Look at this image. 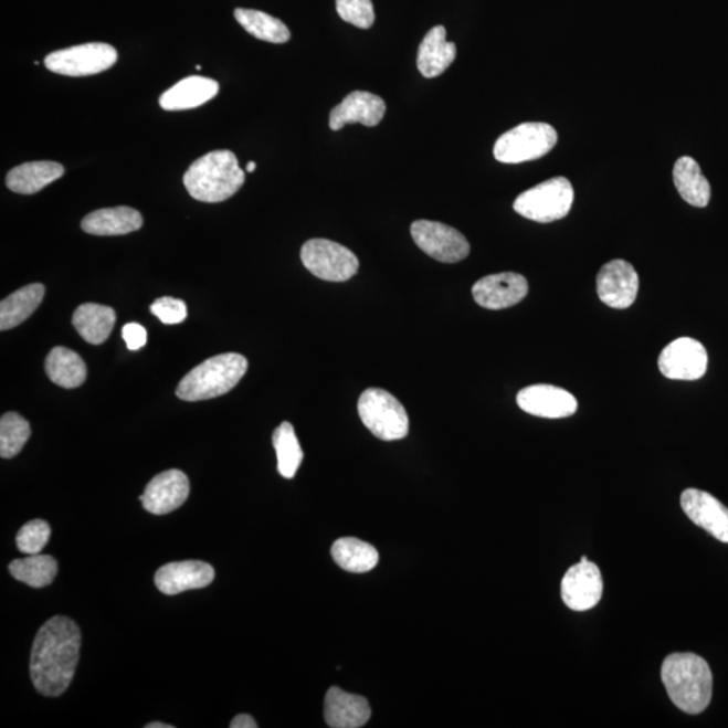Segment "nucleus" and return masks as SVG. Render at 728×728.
Listing matches in <instances>:
<instances>
[{
  "mask_svg": "<svg viewBox=\"0 0 728 728\" xmlns=\"http://www.w3.org/2000/svg\"><path fill=\"white\" fill-rule=\"evenodd\" d=\"M219 83L203 76H189L182 78L163 92L160 106L165 112H186L198 108L218 95Z\"/></svg>",
  "mask_w": 728,
  "mask_h": 728,
  "instance_id": "nucleus-21",
  "label": "nucleus"
},
{
  "mask_svg": "<svg viewBox=\"0 0 728 728\" xmlns=\"http://www.w3.org/2000/svg\"><path fill=\"white\" fill-rule=\"evenodd\" d=\"M146 728H173V726L161 724V721H152V724L146 726Z\"/></svg>",
  "mask_w": 728,
  "mask_h": 728,
  "instance_id": "nucleus-39",
  "label": "nucleus"
},
{
  "mask_svg": "<svg viewBox=\"0 0 728 728\" xmlns=\"http://www.w3.org/2000/svg\"><path fill=\"white\" fill-rule=\"evenodd\" d=\"M336 11L342 21L359 29H370L376 22L371 0H336Z\"/></svg>",
  "mask_w": 728,
  "mask_h": 728,
  "instance_id": "nucleus-35",
  "label": "nucleus"
},
{
  "mask_svg": "<svg viewBox=\"0 0 728 728\" xmlns=\"http://www.w3.org/2000/svg\"><path fill=\"white\" fill-rule=\"evenodd\" d=\"M558 139L555 127L541 122H528L502 134L495 143L494 157L502 163L535 161L547 156Z\"/></svg>",
  "mask_w": 728,
  "mask_h": 728,
  "instance_id": "nucleus-6",
  "label": "nucleus"
},
{
  "mask_svg": "<svg viewBox=\"0 0 728 728\" xmlns=\"http://www.w3.org/2000/svg\"><path fill=\"white\" fill-rule=\"evenodd\" d=\"M661 678L673 705L685 714H701L713 699L711 669L696 654H671L664 661Z\"/></svg>",
  "mask_w": 728,
  "mask_h": 728,
  "instance_id": "nucleus-2",
  "label": "nucleus"
},
{
  "mask_svg": "<svg viewBox=\"0 0 728 728\" xmlns=\"http://www.w3.org/2000/svg\"><path fill=\"white\" fill-rule=\"evenodd\" d=\"M387 114V104L381 96L366 91H355L345 97L329 114L330 130L339 131L348 124L376 127Z\"/></svg>",
  "mask_w": 728,
  "mask_h": 728,
  "instance_id": "nucleus-18",
  "label": "nucleus"
},
{
  "mask_svg": "<svg viewBox=\"0 0 728 728\" xmlns=\"http://www.w3.org/2000/svg\"><path fill=\"white\" fill-rule=\"evenodd\" d=\"M45 296V286L32 284L12 293L0 303V329L9 330L20 326L34 314Z\"/></svg>",
  "mask_w": 728,
  "mask_h": 728,
  "instance_id": "nucleus-28",
  "label": "nucleus"
},
{
  "mask_svg": "<svg viewBox=\"0 0 728 728\" xmlns=\"http://www.w3.org/2000/svg\"><path fill=\"white\" fill-rule=\"evenodd\" d=\"M247 369V359L241 354L217 355L189 371L181 379L176 394L188 402L217 399L234 389Z\"/></svg>",
  "mask_w": 728,
  "mask_h": 728,
  "instance_id": "nucleus-4",
  "label": "nucleus"
},
{
  "mask_svg": "<svg viewBox=\"0 0 728 728\" xmlns=\"http://www.w3.org/2000/svg\"><path fill=\"white\" fill-rule=\"evenodd\" d=\"M302 261L317 278L345 283L359 271V260L341 244L328 240H310L302 249Z\"/></svg>",
  "mask_w": 728,
  "mask_h": 728,
  "instance_id": "nucleus-9",
  "label": "nucleus"
},
{
  "mask_svg": "<svg viewBox=\"0 0 728 728\" xmlns=\"http://www.w3.org/2000/svg\"><path fill=\"white\" fill-rule=\"evenodd\" d=\"M597 287L602 303L614 309L632 307L639 295L640 278L632 263L614 260L601 268Z\"/></svg>",
  "mask_w": 728,
  "mask_h": 728,
  "instance_id": "nucleus-13",
  "label": "nucleus"
},
{
  "mask_svg": "<svg viewBox=\"0 0 728 728\" xmlns=\"http://www.w3.org/2000/svg\"><path fill=\"white\" fill-rule=\"evenodd\" d=\"M81 647V629L70 618L53 616L39 630L30 657V676L41 695L57 697L68 689Z\"/></svg>",
  "mask_w": 728,
  "mask_h": 728,
  "instance_id": "nucleus-1",
  "label": "nucleus"
},
{
  "mask_svg": "<svg viewBox=\"0 0 728 728\" xmlns=\"http://www.w3.org/2000/svg\"><path fill=\"white\" fill-rule=\"evenodd\" d=\"M358 412L367 430L384 442H395L408 436L407 410L387 390L370 388L363 391L358 402Z\"/></svg>",
  "mask_w": 728,
  "mask_h": 728,
  "instance_id": "nucleus-5",
  "label": "nucleus"
},
{
  "mask_svg": "<svg viewBox=\"0 0 728 728\" xmlns=\"http://www.w3.org/2000/svg\"><path fill=\"white\" fill-rule=\"evenodd\" d=\"M215 579V569L204 561L189 560L170 562L156 572L157 589L165 595L204 589Z\"/></svg>",
  "mask_w": 728,
  "mask_h": 728,
  "instance_id": "nucleus-19",
  "label": "nucleus"
},
{
  "mask_svg": "<svg viewBox=\"0 0 728 728\" xmlns=\"http://www.w3.org/2000/svg\"><path fill=\"white\" fill-rule=\"evenodd\" d=\"M51 535V526L44 519H33L18 531L17 547L24 555H39L48 546Z\"/></svg>",
  "mask_w": 728,
  "mask_h": 728,
  "instance_id": "nucleus-34",
  "label": "nucleus"
},
{
  "mask_svg": "<svg viewBox=\"0 0 728 728\" xmlns=\"http://www.w3.org/2000/svg\"><path fill=\"white\" fill-rule=\"evenodd\" d=\"M246 175L234 152L215 150L200 157L183 175V186L194 200L222 203L243 187Z\"/></svg>",
  "mask_w": 728,
  "mask_h": 728,
  "instance_id": "nucleus-3",
  "label": "nucleus"
},
{
  "mask_svg": "<svg viewBox=\"0 0 728 728\" xmlns=\"http://www.w3.org/2000/svg\"><path fill=\"white\" fill-rule=\"evenodd\" d=\"M371 717L369 701L363 696L347 694L333 687L328 689L324 703V718L333 728L363 727Z\"/></svg>",
  "mask_w": 728,
  "mask_h": 728,
  "instance_id": "nucleus-20",
  "label": "nucleus"
},
{
  "mask_svg": "<svg viewBox=\"0 0 728 728\" xmlns=\"http://www.w3.org/2000/svg\"><path fill=\"white\" fill-rule=\"evenodd\" d=\"M682 507L690 521L728 544V509L721 502L701 489L688 488L682 495Z\"/></svg>",
  "mask_w": 728,
  "mask_h": 728,
  "instance_id": "nucleus-17",
  "label": "nucleus"
},
{
  "mask_svg": "<svg viewBox=\"0 0 728 728\" xmlns=\"http://www.w3.org/2000/svg\"><path fill=\"white\" fill-rule=\"evenodd\" d=\"M330 553L336 565L352 573L370 572L379 561L378 550L374 547L354 537L336 540Z\"/></svg>",
  "mask_w": 728,
  "mask_h": 728,
  "instance_id": "nucleus-29",
  "label": "nucleus"
},
{
  "mask_svg": "<svg viewBox=\"0 0 728 728\" xmlns=\"http://www.w3.org/2000/svg\"><path fill=\"white\" fill-rule=\"evenodd\" d=\"M708 355L700 341L680 338L672 341L661 352L660 371L676 381H696L706 374Z\"/></svg>",
  "mask_w": 728,
  "mask_h": 728,
  "instance_id": "nucleus-11",
  "label": "nucleus"
},
{
  "mask_svg": "<svg viewBox=\"0 0 728 728\" xmlns=\"http://www.w3.org/2000/svg\"><path fill=\"white\" fill-rule=\"evenodd\" d=\"M63 165L53 161H34L12 168L6 177V186L10 191L20 194H34L42 191L49 183L63 177Z\"/></svg>",
  "mask_w": 728,
  "mask_h": 728,
  "instance_id": "nucleus-24",
  "label": "nucleus"
},
{
  "mask_svg": "<svg viewBox=\"0 0 728 728\" xmlns=\"http://www.w3.org/2000/svg\"><path fill=\"white\" fill-rule=\"evenodd\" d=\"M518 407L542 419H565L577 413L578 401L567 390L552 384H534L519 391Z\"/></svg>",
  "mask_w": 728,
  "mask_h": 728,
  "instance_id": "nucleus-16",
  "label": "nucleus"
},
{
  "mask_svg": "<svg viewBox=\"0 0 728 728\" xmlns=\"http://www.w3.org/2000/svg\"><path fill=\"white\" fill-rule=\"evenodd\" d=\"M122 336L126 341L127 348L130 351H138L148 342V333L137 323H128L122 329Z\"/></svg>",
  "mask_w": 728,
  "mask_h": 728,
  "instance_id": "nucleus-37",
  "label": "nucleus"
},
{
  "mask_svg": "<svg viewBox=\"0 0 728 728\" xmlns=\"http://www.w3.org/2000/svg\"><path fill=\"white\" fill-rule=\"evenodd\" d=\"M9 571L12 578L34 589L51 585L56 579L59 565L56 559L49 555H28L24 559L10 562Z\"/></svg>",
  "mask_w": 728,
  "mask_h": 728,
  "instance_id": "nucleus-30",
  "label": "nucleus"
},
{
  "mask_svg": "<svg viewBox=\"0 0 728 728\" xmlns=\"http://www.w3.org/2000/svg\"><path fill=\"white\" fill-rule=\"evenodd\" d=\"M673 181L678 193L690 205L705 208L711 200V186L693 157L678 158L673 168Z\"/></svg>",
  "mask_w": 728,
  "mask_h": 728,
  "instance_id": "nucleus-25",
  "label": "nucleus"
},
{
  "mask_svg": "<svg viewBox=\"0 0 728 728\" xmlns=\"http://www.w3.org/2000/svg\"><path fill=\"white\" fill-rule=\"evenodd\" d=\"M113 308L99 304H83L73 314V327L89 345H102L109 338L115 326Z\"/></svg>",
  "mask_w": 728,
  "mask_h": 728,
  "instance_id": "nucleus-26",
  "label": "nucleus"
},
{
  "mask_svg": "<svg viewBox=\"0 0 728 728\" xmlns=\"http://www.w3.org/2000/svg\"><path fill=\"white\" fill-rule=\"evenodd\" d=\"M234 15L241 27L255 39L272 42V44H285L291 40V32L286 24L266 12L236 9Z\"/></svg>",
  "mask_w": 728,
  "mask_h": 728,
  "instance_id": "nucleus-31",
  "label": "nucleus"
},
{
  "mask_svg": "<svg viewBox=\"0 0 728 728\" xmlns=\"http://www.w3.org/2000/svg\"><path fill=\"white\" fill-rule=\"evenodd\" d=\"M118 60L116 49L103 42L77 45L49 54L45 66L57 75L84 77L112 68Z\"/></svg>",
  "mask_w": 728,
  "mask_h": 728,
  "instance_id": "nucleus-8",
  "label": "nucleus"
},
{
  "mask_svg": "<svg viewBox=\"0 0 728 728\" xmlns=\"http://www.w3.org/2000/svg\"><path fill=\"white\" fill-rule=\"evenodd\" d=\"M456 52L454 42L446 41L445 28L434 27L424 36L419 49L418 66L421 75L426 78L443 75L454 63Z\"/></svg>",
  "mask_w": 728,
  "mask_h": 728,
  "instance_id": "nucleus-23",
  "label": "nucleus"
},
{
  "mask_svg": "<svg viewBox=\"0 0 728 728\" xmlns=\"http://www.w3.org/2000/svg\"><path fill=\"white\" fill-rule=\"evenodd\" d=\"M189 492L191 486L188 476L180 469H168L149 482L139 500L149 513L165 516L186 504Z\"/></svg>",
  "mask_w": 728,
  "mask_h": 728,
  "instance_id": "nucleus-15",
  "label": "nucleus"
},
{
  "mask_svg": "<svg viewBox=\"0 0 728 728\" xmlns=\"http://www.w3.org/2000/svg\"><path fill=\"white\" fill-rule=\"evenodd\" d=\"M573 187L566 177H555L528 189L514 201V211L537 223L565 219L573 204Z\"/></svg>",
  "mask_w": 728,
  "mask_h": 728,
  "instance_id": "nucleus-7",
  "label": "nucleus"
},
{
  "mask_svg": "<svg viewBox=\"0 0 728 728\" xmlns=\"http://www.w3.org/2000/svg\"><path fill=\"white\" fill-rule=\"evenodd\" d=\"M231 728H256L259 725H256V721L254 718H251L250 715L247 714H241L238 715L234 719H232L230 724Z\"/></svg>",
  "mask_w": 728,
  "mask_h": 728,
  "instance_id": "nucleus-38",
  "label": "nucleus"
},
{
  "mask_svg": "<svg viewBox=\"0 0 728 728\" xmlns=\"http://www.w3.org/2000/svg\"><path fill=\"white\" fill-rule=\"evenodd\" d=\"M273 445L277 452L278 473L286 479L295 478L302 466L304 452L298 443L295 428L291 422H283L273 433Z\"/></svg>",
  "mask_w": 728,
  "mask_h": 728,
  "instance_id": "nucleus-32",
  "label": "nucleus"
},
{
  "mask_svg": "<svg viewBox=\"0 0 728 728\" xmlns=\"http://www.w3.org/2000/svg\"><path fill=\"white\" fill-rule=\"evenodd\" d=\"M410 234L425 254L439 262L456 263L466 260L469 254L467 238L451 225L418 220L410 228Z\"/></svg>",
  "mask_w": 728,
  "mask_h": 728,
  "instance_id": "nucleus-10",
  "label": "nucleus"
},
{
  "mask_svg": "<svg viewBox=\"0 0 728 728\" xmlns=\"http://www.w3.org/2000/svg\"><path fill=\"white\" fill-rule=\"evenodd\" d=\"M150 312L157 316L163 324L173 326L187 319V304L182 299L173 297H161L151 304Z\"/></svg>",
  "mask_w": 728,
  "mask_h": 728,
  "instance_id": "nucleus-36",
  "label": "nucleus"
},
{
  "mask_svg": "<svg viewBox=\"0 0 728 728\" xmlns=\"http://www.w3.org/2000/svg\"><path fill=\"white\" fill-rule=\"evenodd\" d=\"M603 589L601 569L584 556L579 565L568 569L561 583V597L568 609L587 611L601 602Z\"/></svg>",
  "mask_w": 728,
  "mask_h": 728,
  "instance_id": "nucleus-12",
  "label": "nucleus"
},
{
  "mask_svg": "<svg viewBox=\"0 0 728 728\" xmlns=\"http://www.w3.org/2000/svg\"><path fill=\"white\" fill-rule=\"evenodd\" d=\"M529 284L521 274L487 275L473 287V296L482 308L499 310L514 307L528 296Z\"/></svg>",
  "mask_w": 728,
  "mask_h": 728,
  "instance_id": "nucleus-14",
  "label": "nucleus"
},
{
  "mask_svg": "<svg viewBox=\"0 0 728 728\" xmlns=\"http://www.w3.org/2000/svg\"><path fill=\"white\" fill-rule=\"evenodd\" d=\"M143 225V215L130 207L104 208L88 213L82 222L83 231L96 236L126 235Z\"/></svg>",
  "mask_w": 728,
  "mask_h": 728,
  "instance_id": "nucleus-22",
  "label": "nucleus"
},
{
  "mask_svg": "<svg viewBox=\"0 0 728 728\" xmlns=\"http://www.w3.org/2000/svg\"><path fill=\"white\" fill-rule=\"evenodd\" d=\"M256 169V163L251 161L247 163L246 171L247 173H253V171Z\"/></svg>",
  "mask_w": 728,
  "mask_h": 728,
  "instance_id": "nucleus-40",
  "label": "nucleus"
},
{
  "mask_svg": "<svg viewBox=\"0 0 728 728\" xmlns=\"http://www.w3.org/2000/svg\"><path fill=\"white\" fill-rule=\"evenodd\" d=\"M30 425L21 414L10 412L0 420V456L11 458L20 454L30 439Z\"/></svg>",
  "mask_w": 728,
  "mask_h": 728,
  "instance_id": "nucleus-33",
  "label": "nucleus"
},
{
  "mask_svg": "<svg viewBox=\"0 0 728 728\" xmlns=\"http://www.w3.org/2000/svg\"><path fill=\"white\" fill-rule=\"evenodd\" d=\"M45 369L51 381L64 389L82 387L87 379V366L81 355L65 347H56L49 352Z\"/></svg>",
  "mask_w": 728,
  "mask_h": 728,
  "instance_id": "nucleus-27",
  "label": "nucleus"
}]
</instances>
